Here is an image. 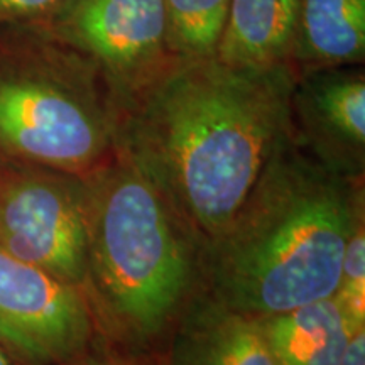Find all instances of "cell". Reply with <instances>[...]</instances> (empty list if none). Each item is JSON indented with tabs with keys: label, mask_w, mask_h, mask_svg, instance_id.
<instances>
[{
	"label": "cell",
	"mask_w": 365,
	"mask_h": 365,
	"mask_svg": "<svg viewBox=\"0 0 365 365\" xmlns=\"http://www.w3.org/2000/svg\"><path fill=\"white\" fill-rule=\"evenodd\" d=\"M291 66L176 59L120 113L115 150L159 190L203 249L289 129Z\"/></svg>",
	"instance_id": "obj_1"
},
{
	"label": "cell",
	"mask_w": 365,
	"mask_h": 365,
	"mask_svg": "<svg viewBox=\"0 0 365 365\" xmlns=\"http://www.w3.org/2000/svg\"><path fill=\"white\" fill-rule=\"evenodd\" d=\"M364 186L325 170L287 129L234 217L203 249L205 287L257 318L331 298L346 242L365 215Z\"/></svg>",
	"instance_id": "obj_2"
},
{
	"label": "cell",
	"mask_w": 365,
	"mask_h": 365,
	"mask_svg": "<svg viewBox=\"0 0 365 365\" xmlns=\"http://www.w3.org/2000/svg\"><path fill=\"white\" fill-rule=\"evenodd\" d=\"M83 293L103 344L153 357L203 284L202 247L166 198L117 153L83 175Z\"/></svg>",
	"instance_id": "obj_3"
},
{
	"label": "cell",
	"mask_w": 365,
	"mask_h": 365,
	"mask_svg": "<svg viewBox=\"0 0 365 365\" xmlns=\"http://www.w3.org/2000/svg\"><path fill=\"white\" fill-rule=\"evenodd\" d=\"M118 122L93 59L46 24L0 27V159L83 176L115 154Z\"/></svg>",
	"instance_id": "obj_4"
},
{
	"label": "cell",
	"mask_w": 365,
	"mask_h": 365,
	"mask_svg": "<svg viewBox=\"0 0 365 365\" xmlns=\"http://www.w3.org/2000/svg\"><path fill=\"white\" fill-rule=\"evenodd\" d=\"M0 245L83 291L85 178L0 159Z\"/></svg>",
	"instance_id": "obj_5"
},
{
	"label": "cell",
	"mask_w": 365,
	"mask_h": 365,
	"mask_svg": "<svg viewBox=\"0 0 365 365\" xmlns=\"http://www.w3.org/2000/svg\"><path fill=\"white\" fill-rule=\"evenodd\" d=\"M46 26L97 63L120 113L178 59L163 0H71Z\"/></svg>",
	"instance_id": "obj_6"
},
{
	"label": "cell",
	"mask_w": 365,
	"mask_h": 365,
	"mask_svg": "<svg viewBox=\"0 0 365 365\" xmlns=\"http://www.w3.org/2000/svg\"><path fill=\"white\" fill-rule=\"evenodd\" d=\"M100 340L80 287L0 245V344L24 365H65Z\"/></svg>",
	"instance_id": "obj_7"
},
{
	"label": "cell",
	"mask_w": 365,
	"mask_h": 365,
	"mask_svg": "<svg viewBox=\"0 0 365 365\" xmlns=\"http://www.w3.org/2000/svg\"><path fill=\"white\" fill-rule=\"evenodd\" d=\"M289 135L333 175L365 180L364 65L296 75L289 98Z\"/></svg>",
	"instance_id": "obj_8"
},
{
	"label": "cell",
	"mask_w": 365,
	"mask_h": 365,
	"mask_svg": "<svg viewBox=\"0 0 365 365\" xmlns=\"http://www.w3.org/2000/svg\"><path fill=\"white\" fill-rule=\"evenodd\" d=\"M154 365H279L257 317L230 308L202 284L153 355Z\"/></svg>",
	"instance_id": "obj_9"
},
{
	"label": "cell",
	"mask_w": 365,
	"mask_h": 365,
	"mask_svg": "<svg viewBox=\"0 0 365 365\" xmlns=\"http://www.w3.org/2000/svg\"><path fill=\"white\" fill-rule=\"evenodd\" d=\"M365 63V0H298L291 68L296 75Z\"/></svg>",
	"instance_id": "obj_10"
},
{
	"label": "cell",
	"mask_w": 365,
	"mask_h": 365,
	"mask_svg": "<svg viewBox=\"0 0 365 365\" xmlns=\"http://www.w3.org/2000/svg\"><path fill=\"white\" fill-rule=\"evenodd\" d=\"M298 0H230L217 59L247 70L291 66Z\"/></svg>",
	"instance_id": "obj_11"
},
{
	"label": "cell",
	"mask_w": 365,
	"mask_h": 365,
	"mask_svg": "<svg viewBox=\"0 0 365 365\" xmlns=\"http://www.w3.org/2000/svg\"><path fill=\"white\" fill-rule=\"evenodd\" d=\"M259 322L279 365H339L354 335L333 296Z\"/></svg>",
	"instance_id": "obj_12"
},
{
	"label": "cell",
	"mask_w": 365,
	"mask_h": 365,
	"mask_svg": "<svg viewBox=\"0 0 365 365\" xmlns=\"http://www.w3.org/2000/svg\"><path fill=\"white\" fill-rule=\"evenodd\" d=\"M168 43L178 59L217 56L230 0H163Z\"/></svg>",
	"instance_id": "obj_13"
},
{
	"label": "cell",
	"mask_w": 365,
	"mask_h": 365,
	"mask_svg": "<svg viewBox=\"0 0 365 365\" xmlns=\"http://www.w3.org/2000/svg\"><path fill=\"white\" fill-rule=\"evenodd\" d=\"M71 0H0V27L46 24Z\"/></svg>",
	"instance_id": "obj_14"
},
{
	"label": "cell",
	"mask_w": 365,
	"mask_h": 365,
	"mask_svg": "<svg viewBox=\"0 0 365 365\" xmlns=\"http://www.w3.org/2000/svg\"><path fill=\"white\" fill-rule=\"evenodd\" d=\"M65 365H154L153 357L132 355L98 340L97 344Z\"/></svg>",
	"instance_id": "obj_15"
},
{
	"label": "cell",
	"mask_w": 365,
	"mask_h": 365,
	"mask_svg": "<svg viewBox=\"0 0 365 365\" xmlns=\"http://www.w3.org/2000/svg\"><path fill=\"white\" fill-rule=\"evenodd\" d=\"M339 365H365V328L354 333Z\"/></svg>",
	"instance_id": "obj_16"
},
{
	"label": "cell",
	"mask_w": 365,
	"mask_h": 365,
	"mask_svg": "<svg viewBox=\"0 0 365 365\" xmlns=\"http://www.w3.org/2000/svg\"><path fill=\"white\" fill-rule=\"evenodd\" d=\"M0 365H24V364H21L19 360L9 352L6 346L0 344Z\"/></svg>",
	"instance_id": "obj_17"
}]
</instances>
